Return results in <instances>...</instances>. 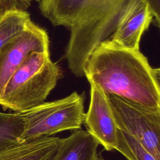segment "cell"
<instances>
[{
	"label": "cell",
	"instance_id": "7c38bea8",
	"mask_svg": "<svg viewBox=\"0 0 160 160\" xmlns=\"http://www.w3.org/2000/svg\"><path fill=\"white\" fill-rule=\"evenodd\" d=\"M24 129V121L21 113L0 111V151L22 142Z\"/></svg>",
	"mask_w": 160,
	"mask_h": 160
},
{
	"label": "cell",
	"instance_id": "8fae6325",
	"mask_svg": "<svg viewBox=\"0 0 160 160\" xmlns=\"http://www.w3.org/2000/svg\"><path fill=\"white\" fill-rule=\"evenodd\" d=\"M31 21L26 10L10 8L0 12V52L24 30Z\"/></svg>",
	"mask_w": 160,
	"mask_h": 160
},
{
	"label": "cell",
	"instance_id": "277c9868",
	"mask_svg": "<svg viewBox=\"0 0 160 160\" xmlns=\"http://www.w3.org/2000/svg\"><path fill=\"white\" fill-rule=\"evenodd\" d=\"M84 93L74 91L62 99L44 102L21 113L23 141L81 129L84 119Z\"/></svg>",
	"mask_w": 160,
	"mask_h": 160
},
{
	"label": "cell",
	"instance_id": "9c48e42d",
	"mask_svg": "<svg viewBox=\"0 0 160 160\" xmlns=\"http://www.w3.org/2000/svg\"><path fill=\"white\" fill-rule=\"evenodd\" d=\"M99 142L87 131L74 130L61 138L55 152L49 160H96Z\"/></svg>",
	"mask_w": 160,
	"mask_h": 160
},
{
	"label": "cell",
	"instance_id": "7a4b0ae2",
	"mask_svg": "<svg viewBox=\"0 0 160 160\" xmlns=\"http://www.w3.org/2000/svg\"><path fill=\"white\" fill-rule=\"evenodd\" d=\"M84 76L105 94L160 109V69L152 67L140 50L105 41L89 57Z\"/></svg>",
	"mask_w": 160,
	"mask_h": 160
},
{
	"label": "cell",
	"instance_id": "5bb4252c",
	"mask_svg": "<svg viewBox=\"0 0 160 160\" xmlns=\"http://www.w3.org/2000/svg\"><path fill=\"white\" fill-rule=\"evenodd\" d=\"M40 0H0V10L4 11L10 8H18L26 10L32 1Z\"/></svg>",
	"mask_w": 160,
	"mask_h": 160
},
{
	"label": "cell",
	"instance_id": "e0dca14e",
	"mask_svg": "<svg viewBox=\"0 0 160 160\" xmlns=\"http://www.w3.org/2000/svg\"><path fill=\"white\" fill-rule=\"evenodd\" d=\"M1 11H1V10H0V12H1Z\"/></svg>",
	"mask_w": 160,
	"mask_h": 160
},
{
	"label": "cell",
	"instance_id": "ba28073f",
	"mask_svg": "<svg viewBox=\"0 0 160 160\" xmlns=\"http://www.w3.org/2000/svg\"><path fill=\"white\" fill-rule=\"evenodd\" d=\"M152 20V14L145 0H136L121 18L109 40L124 48L140 50L142 35Z\"/></svg>",
	"mask_w": 160,
	"mask_h": 160
},
{
	"label": "cell",
	"instance_id": "9a60e30c",
	"mask_svg": "<svg viewBox=\"0 0 160 160\" xmlns=\"http://www.w3.org/2000/svg\"><path fill=\"white\" fill-rule=\"evenodd\" d=\"M153 16L152 22L157 26L160 25V0H145Z\"/></svg>",
	"mask_w": 160,
	"mask_h": 160
},
{
	"label": "cell",
	"instance_id": "5b68a950",
	"mask_svg": "<svg viewBox=\"0 0 160 160\" xmlns=\"http://www.w3.org/2000/svg\"><path fill=\"white\" fill-rule=\"evenodd\" d=\"M106 95L118 128L136 138L160 160V109Z\"/></svg>",
	"mask_w": 160,
	"mask_h": 160
},
{
	"label": "cell",
	"instance_id": "3957f363",
	"mask_svg": "<svg viewBox=\"0 0 160 160\" xmlns=\"http://www.w3.org/2000/svg\"><path fill=\"white\" fill-rule=\"evenodd\" d=\"M62 77L61 68L50 58L49 50L31 52L8 81L0 106L22 112L47 99Z\"/></svg>",
	"mask_w": 160,
	"mask_h": 160
},
{
	"label": "cell",
	"instance_id": "2e32d148",
	"mask_svg": "<svg viewBox=\"0 0 160 160\" xmlns=\"http://www.w3.org/2000/svg\"><path fill=\"white\" fill-rule=\"evenodd\" d=\"M96 160H105L101 155H98Z\"/></svg>",
	"mask_w": 160,
	"mask_h": 160
},
{
	"label": "cell",
	"instance_id": "8992f818",
	"mask_svg": "<svg viewBox=\"0 0 160 160\" xmlns=\"http://www.w3.org/2000/svg\"><path fill=\"white\" fill-rule=\"evenodd\" d=\"M45 29L32 21L24 30L0 52V98L14 71L32 51L49 50Z\"/></svg>",
	"mask_w": 160,
	"mask_h": 160
},
{
	"label": "cell",
	"instance_id": "30bf717a",
	"mask_svg": "<svg viewBox=\"0 0 160 160\" xmlns=\"http://www.w3.org/2000/svg\"><path fill=\"white\" fill-rule=\"evenodd\" d=\"M61 138L46 136L24 141L14 147L0 151V160H49Z\"/></svg>",
	"mask_w": 160,
	"mask_h": 160
},
{
	"label": "cell",
	"instance_id": "6da1fadb",
	"mask_svg": "<svg viewBox=\"0 0 160 160\" xmlns=\"http://www.w3.org/2000/svg\"><path fill=\"white\" fill-rule=\"evenodd\" d=\"M136 0H40L42 15L54 26L70 31L65 57L71 72L84 76L92 52L109 40L118 22Z\"/></svg>",
	"mask_w": 160,
	"mask_h": 160
},
{
	"label": "cell",
	"instance_id": "52a82bcc",
	"mask_svg": "<svg viewBox=\"0 0 160 160\" xmlns=\"http://www.w3.org/2000/svg\"><path fill=\"white\" fill-rule=\"evenodd\" d=\"M89 84L90 102L83 124L104 149L112 151L116 147L118 128L106 94L96 85Z\"/></svg>",
	"mask_w": 160,
	"mask_h": 160
},
{
	"label": "cell",
	"instance_id": "4fadbf2b",
	"mask_svg": "<svg viewBox=\"0 0 160 160\" xmlns=\"http://www.w3.org/2000/svg\"><path fill=\"white\" fill-rule=\"evenodd\" d=\"M115 149L128 160H158L136 138L119 129Z\"/></svg>",
	"mask_w": 160,
	"mask_h": 160
}]
</instances>
